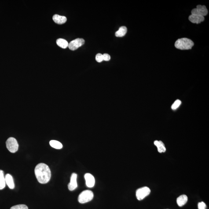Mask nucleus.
Segmentation results:
<instances>
[{"label": "nucleus", "mask_w": 209, "mask_h": 209, "mask_svg": "<svg viewBox=\"0 0 209 209\" xmlns=\"http://www.w3.org/2000/svg\"><path fill=\"white\" fill-rule=\"evenodd\" d=\"M35 173L38 182L40 184L47 183L50 181L51 173L49 166L44 163L38 164L35 168Z\"/></svg>", "instance_id": "obj_1"}, {"label": "nucleus", "mask_w": 209, "mask_h": 209, "mask_svg": "<svg viewBox=\"0 0 209 209\" xmlns=\"http://www.w3.org/2000/svg\"><path fill=\"white\" fill-rule=\"evenodd\" d=\"M194 45V43L191 40L185 38L177 40L175 43V47L181 50L191 49Z\"/></svg>", "instance_id": "obj_2"}, {"label": "nucleus", "mask_w": 209, "mask_h": 209, "mask_svg": "<svg viewBox=\"0 0 209 209\" xmlns=\"http://www.w3.org/2000/svg\"><path fill=\"white\" fill-rule=\"evenodd\" d=\"M94 195L90 190H85L81 192L78 197V200L82 204L88 203L93 199Z\"/></svg>", "instance_id": "obj_3"}, {"label": "nucleus", "mask_w": 209, "mask_h": 209, "mask_svg": "<svg viewBox=\"0 0 209 209\" xmlns=\"http://www.w3.org/2000/svg\"><path fill=\"white\" fill-rule=\"evenodd\" d=\"M7 148L12 153H14L18 150L19 145L17 140L14 137H9L6 141Z\"/></svg>", "instance_id": "obj_4"}, {"label": "nucleus", "mask_w": 209, "mask_h": 209, "mask_svg": "<svg viewBox=\"0 0 209 209\" xmlns=\"http://www.w3.org/2000/svg\"><path fill=\"white\" fill-rule=\"evenodd\" d=\"M150 192V189L148 187H142L137 190L136 191V196L138 200H142L149 195Z\"/></svg>", "instance_id": "obj_5"}, {"label": "nucleus", "mask_w": 209, "mask_h": 209, "mask_svg": "<svg viewBox=\"0 0 209 209\" xmlns=\"http://www.w3.org/2000/svg\"><path fill=\"white\" fill-rule=\"evenodd\" d=\"M207 13L208 11L205 5H198L196 8L192 9L191 11L192 14L198 15L203 17L207 16Z\"/></svg>", "instance_id": "obj_6"}, {"label": "nucleus", "mask_w": 209, "mask_h": 209, "mask_svg": "<svg viewBox=\"0 0 209 209\" xmlns=\"http://www.w3.org/2000/svg\"><path fill=\"white\" fill-rule=\"evenodd\" d=\"M85 42V40L82 38H77L71 41L68 47L71 50H75L84 44Z\"/></svg>", "instance_id": "obj_7"}, {"label": "nucleus", "mask_w": 209, "mask_h": 209, "mask_svg": "<svg viewBox=\"0 0 209 209\" xmlns=\"http://www.w3.org/2000/svg\"><path fill=\"white\" fill-rule=\"evenodd\" d=\"M77 175L76 173H72L71 175L70 182L68 184V189L70 191H74L78 187L77 182Z\"/></svg>", "instance_id": "obj_8"}, {"label": "nucleus", "mask_w": 209, "mask_h": 209, "mask_svg": "<svg viewBox=\"0 0 209 209\" xmlns=\"http://www.w3.org/2000/svg\"><path fill=\"white\" fill-rule=\"evenodd\" d=\"M86 186L92 188L94 187L95 184V178L94 176L90 173H87L85 175Z\"/></svg>", "instance_id": "obj_9"}, {"label": "nucleus", "mask_w": 209, "mask_h": 209, "mask_svg": "<svg viewBox=\"0 0 209 209\" xmlns=\"http://www.w3.org/2000/svg\"><path fill=\"white\" fill-rule=\"evenodd\" d=\"M204 17L198 15L191 14L189 16V20L193 23L199 24L204 20Z\"/></svg>", "instance_id": "obj_10"}, {"label": "nucleus", "mask_w": 209, "mask_h": 209, "mask_svg": "<svg viewBox=\"0 0 209 209\" xmlns=\"http://www.w3.org/2000/svg\"><path fill=\"white\" fill-rule=\"evenodd\" d=\"M52 18L53 21L58 24H63L67 21V18L65 16H60L58 14L53 15Z\"/></svg>", "instance_id": "obj_11"}, {"label": "nucleus", "mask_w": 209, "mask_h": 209, "mask_svg": "<svg viewBox=\"0 0 209 209\" xmlns=\"http://www.w3.org/2000/svg\"><path fill=\"white\" fill-rule=\"evenodd\" d=\"M5 183L11 189H14L15 185L13 177L10 174H7L5 177Z\"/></svg>", "instance_id": "obj_12"}, {"label": "nucleus", "mask_w": 209, "mask_h": 209, "mask_svg": "<svg viewBox=\"0 0 209 209\" xmlns=\"http://www.w3.org/2000/svg\"><path fill=\"white\" fill-rule=\"evenodd\" d=\"M188 200V197L185 195H182L177 199V203L180 207H182L186 204Z\"/></svg>", "instance_id": "obj_13"}, {"label": "nucleus", "mask_w": 209, "mask_h": 209, "mask_svg": "<svg viewBox=\"0 0 209 209\" xmlns=\"http://www.w3.org/2000/svg\"><path fill=\"white\" fill-rule=\"evenodd\" d=\"M154 143L157 148L158 151L160 153L166 152V148L164 144L162 141H155Z\"/></svg>", "instance_id": "obj_14"}, {"label": "nucleus", "mask_w": 209, "mask_h": 209, "mask_svg": "<svg viewBox=\"0 0 209 209\" xmlns=\"http://www.w3.org/2000/svg\"><path fill=\"white\" fill-rule=\"evenodd\" d=\"M127 32V28L125 26H122L119 28V30L115 33V35L117 37H122L124 36Z\"/></svg>", "instance_id": "obj_15"}, {"label": "nucleus", "mask_w": 209, "mask_h": 209, "mask_svg": "<svg viewBox=\"0 0 209 209\" xmlns=\"http://www.w3.org/2000/svg\"><path fill=\"white\" fill-rule=\"evenodd\" d=\"M56 43L60 47L63 49H66L68 47L69 43L66 40L63 38H59L56 41Z\"/></svg>", "instance_id": "obj_16"}, {"label": "nucleus", "mask_w": 209, "mask_h": 209, "mask_svg": "<svg viewBox=\"0 0 209 209\" xmlns=\"http://www.w3.org/2000/svg\"><path fill=\"white\" fill-rule=\"evenodd\" d=\"M51 146L56 149H60L62 148L63 146L61 143L56 140H51L50 141Z\"/></svg>", "instance_id": "obj_17"}, {"label": "nucleus", "mask_w": 209, "mask_h": 209, "mask_svg": "<svg viewBox=\"0 0 209 209\" xmlns=\"http://www.w3.org/2000/svg\"><path fill=\"white\" fill-rule=\"evenodd\" d=\"M5 184L4 172L2 170H0V190L3 189L5 188Z\"/></svg>", "instance_id": "obj_18"}, {"label": "nucleus", "mask_w": 209, "mask_h": 209, "mask_svg": "<svg viewBox=\"0 0 209 209\" xmlns=\"http://www.w3.org/2000/svg\"><path fill=\"white\" fill-rule=\"evenodd\" d=\"M181 100H176L172 106V109L173 110L176 109L177 108H178V107H179V106L181 105Z\"/></svg>", "instance_id": "obj_19"}, {"label": "nucleus", "mask_w": 209, "mask_h": 209, "mask_svg": "<svg viewBox=\"0 0 209 209\" xmlns=\"http://www.w3.org/2000/svg\"><path fill=\"white\" fill-rule=\"evenodd\" d=\"M10 209H28L27 206L24 204H19L14 206L11 207Z\"/></svg>", "instance_id": "obj_20"}, {"label": "nucleus", "mask_w": 209, "mask_h": 209, "mask_svg": "<svg viewBox=\"0 0 209 209\" xmlns=\"http://www.w3.org/2000/svg\"><path fill=\"white\" fill-rule=\"evenodd\" d=\"M96 60L98 63H101L103 60V55L101 53H98L95 57Z\"/></svg>", "instance_id": "obj_21"}, {"label": "nucleus", "mask_w": 209, "mask_h": 209, "mask_svg": "<svg viewBox=\"0 0 209 209\" xmlns=\"http://www.w3.org/2000/svg\"><path fill=\"white\" fill-rule=\"evenodd\" d=\"M206 207H207V206L204 202H200L198 204V209H206Z\"/></svg>", "instance_id": "obj_22"}, {"label": "nucleus", "mask_w": 209, "mask_h": 209, "mask_svg": "<svg viewBox=\"0 0 209 209\" xmlns=\"http://www.w3.org/2000/svg\"><path fill=\"white\" fill-rule=\"evenodd\" d=\"M103 60H105V61H109L111 59V56H110L109 54H107V53H104V54L103 55Z\"/></svg>", "instance_id": "obj_23"}]
</instances>
